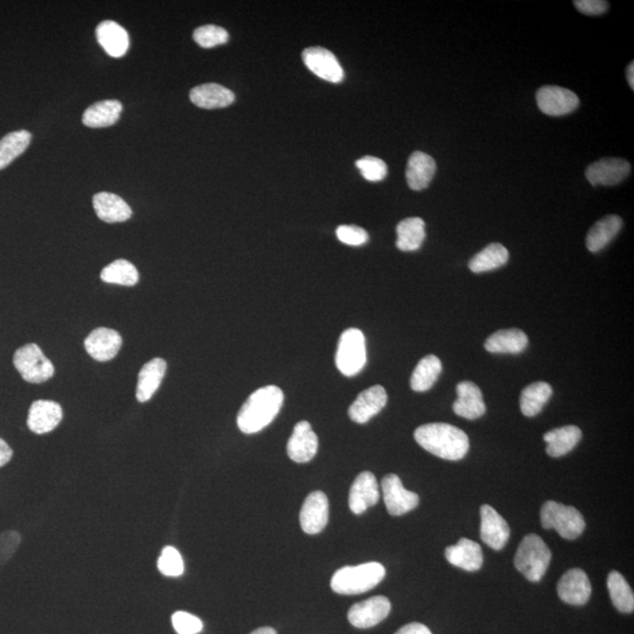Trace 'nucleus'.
<instances>
[{"instance_id":"38","label":"nucleus","mask_w":634,"mask_h":634,"mask_svg":"<svg viewBox=\"0 0 634 634\" xmlns=\"http://www.w3.org/2000/svg\"><path fill=\"white\" fill-rule=\"evenodd\" d=\"M100 278L104 282L126 287H133L139 282L137 267L124 259L115 260L105 267Z\"/></svg>"},{"instance_id":"13","label":"nucleus","mask_w":634,"mask_h":634,"mask_svg":"<svg viewBox=\"0 0 634 634\" xmlns=\"http://www.w3.org/2000/svg\"><path fill=\"white\" fill-rule=\"evenodd\" d=\"M302 60L314 75L329 83H341L345 78L344 69L329 50L309 48L303 51Z\"/></svg>"},{"instance_id":"23","label":"nucleus","mask_w":634,"mask_h":634,"mask_svg":"<svg viewBox=\"0 0 634 634\" xmlns=\"http://www.w3.org/2000/svg\"><path fill=\"white\" fill-rule=\"evenodd\" d=\"M101 48L113 58H122L130 48V37L127 31L118 23L106 21L100 23L96 30Z\"/></svg>"},{"instance_id":"22","label":"nucleus","mask_w":634,"mask_h":634,"mask_svg":"<svg viewBox=\"0 0 634 634\" xmlns=\"http://www.w3.org/2000/svg\"><path fill=\"white\" fill-rule=\"evenodd\" d=\"M446 558L453 565L469 573H474L483 565V552L480 544L468 538H462L456 546L446 547Z\"/></svg>"},{"instance_id":"7","label":"nucleus","mask_w":634,"mask_h":634,"mask_svg":"<svg viewBox=\"0 0 634 634\" xmlns=\"http://www.w3.org/2000/svg\"><path fill=\"white\" fill-rule=\"evenodd\" d=\"M14 368L29 383H44L54 375V367L36 344L19 348L14 356Z\"/></svg>"},{"instance_id":"39","label":"nucleus","mask_w":634,"mask_h":634,"mask_svg":"<svg viewBox=\"0 0 634 634\" xmlns=\"http://www.w3.org/2000/svg\"><path fill=\"white\" fill-rule=\"evenodd\" d=\"M158 569L166 577H180L184 574L185 564L180 552L173 547H163L158 559Z\"/></svg>"},{"instance_id":"33","label":"nucleus","mask_w":634,"mask_h":634,"mask_svg":"<svg viewBox=\"0 0 634 634\" xmlns=\"http://www.w3.org/2000/svg\"><path fill=\"white\" fill-rule=\"evenodd\" d=\"M509 262L508 249L501 243H492L477 253L469 262L470 271L481 274L498 270Z\"/></svg>"},{"instance_id":"12","label":"nucleus","mask_w":634,"mask_h":634,"mask_svg":"<svg viewBox=\"0 0 634 634\" xmlns=\"http://www.w3.org/2000/svg\"><path fill=\"white\" fill-rule=\"evenodd\" d=\"M329 520L328 497L322 492H311L306 498L299 512L302 530L308 535H317L325 530Z\"/></svg>"},{"instance_id":"14","label":"nucleus","mask_w":634,"mask_h":634,"mask_svg":"<svg viewBox=\"0 0 634 634\" xmlns=\"http://www.w3.org/2000/svg\"><path fill=\"white\" fill-rule=\"evenodd\" d=\"M318 450L317 435L314 433L310 423L301 421L294 427L293 434L288 439L287 454L291 461L308 463L317 456Z\"/></svg>"},{"instance_id":"6","label":"nucleus","mask_w":634,"mask_h":634,"mask_svg":"<svg viewBox=\"0 0 634 634\" xmlns=\"http://www.w3.org/2000/svg\"><path fill=\"white\" fill-rule=\"evenodd\" d=\"M336 367L345 376L357 375L367 363V347L363 333L349 328L342 333L336 352Z\"/></svg>"},{"instance_id":"31","label":"nucleus","mask_w":634,"mask_h":634,"mask_svg":"<svg viewBox=\"0 0 634 634\" xmlns=\"http://www.w3.org/2000/svg\"><path fill=\"white\" fill-rule=\"evenodd\" d=\"M622 227V219L618 216H608L599 220L590 229L586 236V247L591 253L602 251L608 244L620 234Z\"/></svg>"},{"instance_id":"36","label":"nucleus","mask_w":634,"mask_h":634,"mask_svg":"<svg viewBox=\"0 0 634 634\" xmlns=\"http://www.w3.org/2000/svg\"><path fill=\"white\" fill-rule=\"evenodd\" d=\"M608 589L614 608L622 613H632L634 610V594L631 586L624 575L612 571L608 577Z\"/></svg>"},{"instance_id":"29","label":"nucleus","mask_w":634,"mask_h":634,"mask_svg":"<svg viewBox=\"0 0 634 634\" xmlns=\"http://www.w3.org/2000/svg\"><path fill=\"white\" fill-rule=\"evenodd\" d=\"M582 430L575 426L557 427L544 435L547 443V453L551 457H562L574 449L582 439Z\"/></svg>"},{"instance_id":"48","label":"nucleus","mask_w":634,"mask_h":634,"mask_svg":"<svg viewBox=\"0 0 634 634\" xmlns=\"http://www.w3.org/2000/svg\"><path fill=\"white\" fill-rule=\"evenodd\" d=\"M633 66H634V64H633V62H631V64H629V68H628V81H629V87H631L632 89L634 88Z\"/></svg>"},{"instance_id":"8","label":"nucleus","mask_w":634,"mask_h":634,"mask_svg":"<svg viewBox=\"0 0 634 634\" xmlns=\"http://www.w3.org/2000/svg\"><path fill=\"white\" fill-rule=\"evenodd\" d=\"M539 110L547 115L562 116L577 110L579 98L570 89L559 87H544L536 95Z\"/></svg>"},{"instance_id":"43","label":"nucleus","mask_w":634,"mask_h":634,"mask_svg":"<svg viewBox=\"0 0 634 634\" xmlns=\"http://www.w3.org/2000/svg\"><path fill=\"white\" fill-rule=\"evenodd\" d=\"M172 625L178 634H198L204 629V622L185 611H177L172 616Z\"/></svg>"},{"instance_id":"19","label":"nucleus","mask_w":634,"mask_h":634,"mask_svg":"<svg viewBox=\"0 0 634 634\" xmlns=\"http://www.w3.org/2000/svg\"><path fill=\"white\" fill-rule=\"evenodd\" d=\"M85 349L92 359L107 362L115 359L122 348L123 338L118 332L110 328H96L84 342Z\"/></svg>"},{"instance_id":"47","label":"nucleus","mask_w":634,"mask_h":634,"mask_svg":"<svg viewBox=\"0 0 634 634\" xmlns=\"http://www.w3.org/2000/svg\"><path fill=\"white\" fill-rule=\"evenodd\" d=\"M14 450L3 438H0V468L5 466L7 463L13 460Z\"/></svg>"},{"instance_id":"4","label":"nucleus","mask_w":634,"mask_h":634,"mask_svg":"<svg viewBox=\"0 0 634 634\" xmlns=\"http://www.w3.org/2000/svg\"><path fill=\"white\" fill-rule=\"evenodd\" d=\"M550 548L539 536L535 534L524 537L515 557L516 569L530 582H539L546 575L550 565Z\"/></svg>"},{"instance_id":"27","label":"nucleus","mask_w":634,"mask_h":634,"mask_svg":"<svg viewBox=\"0 0 634 634\" xmlns=\"http://www.w3.org/2000/svg\"><path fill=\"white\" fill-rule=\"evenodd\" d=\"M436 173V161L423 152L412 153L407 166V181L412 190H423Z\"/></svg>"},{"instance_id":"40","label":"nucleus","mask_w":634,"mask_h":634,"mask_svg":"<svg viewBox=\"0 0 634 634\" xmlns=\"http://www.w3.org/2000/svg\"><path fill=\"white\" fill-rule=\"evenodd\" d=\"M194 41L204 49L216 48L217 45L225 44L228 41L229 34L224 27L216 25H205L198 27L193 33Z\"/></svg>"},{"instance_id":"3","label":"nucleus","mask_w":634,"mask_h":634,"mask_svg":"<svg viewBox=\"0 0 634 634\" xmlns=\"http://www.w3.org/2000/svg\"><path fill=\"white\" fill-rule=\"evenodd\" d=\"M386 577V569L381 563L371 562L357 566H345L334 574L330 587L334 593L354 596L368 593Z\"/></svg>"},{"instance_id":"16","label":"nucleus","mask_w":634,"mask_h":634,"mask_svg":"<svg viewBox=\"0 0 634 634\" xmlns=\"http://www.w3.org/2000/svg\"><path fill=\"white\" fill-rule=\"evenodd\" d=\"M481 538L493 550H501L510 538L507 520L495 509L485 504L481 508Z\"/></svg>"},{"instance_id":"44","label":"nucleus","mask_w":634,"mask_h":634,"mask_svg":"<svg viewBox=\"0 0 634 634\" xmlns=\"http://www.w3.org/2000/svg\"><path fill=\"white\" fill-rule=\"evenodd\" d=\"M336 235L341 243L348 244V246H362V244L367 243L369 240L367 231L357 227V225H340L336 229Z\"/></svg>"},{"instance_id":"11","label":"nucleus","mask_w":634,"mask_h":634,"mask_svg":"<svg viewBox=\"0 0 634 634\" xmlns=\"http://www.w3.org/2000/svg\"><path fill=\"white\" fill-rule=\"evenodd\" d=\"M631 173L629 161L620 158H604L591 163L586 169V179L593 186H616Z\"/></svg>"},{"instance_id":"45","label":"nucleus","mask_w":634,"mask_h":634,"mask_svg":"<svg viewBox=\"0 0 634 634\" xmlns=\"http://www.w3.org/2000/svg\"><path fill=\"white\" fill-rule=\"evenodd\" d=\"M574 4L579 13L586 15L604 14L609 10V3L604 0H575Z\"/></svg>"},{"instance_id":"41","label":"nucleus","mask_w":634,"mask_h":634,"mask_svg":"<svg viewBox=\"0 0 634 634\" xmlns=\"http://www.w3.org/2000/svg\"><path fill=\"white\" fill-rule=\"evenodd\" d=\"M357 169L361 170L365 180L371 182H379L384 180L388 174L387 163L382 159L367 157L360 159L356 161Z\"/></svg>"},{"instance_id":"42","label":"nucleus","mask_w":634,"mask_h":634,"mask_svg":"<svg viewBox=\"0 0 634 634\" xmlns=\"http://www.w3.org/2000/svg\"><path fill=\"white\" fill-rule=\"evenodd\" d=\"M21 544L22 535L18 531L0 532V571L14 557Z\"/></svg>"},{"instance_id":"25","label":"nucleus","mask_w":634,"mask_h":634,"mask_svg":"<svg viewBox=\"0 0 634 634\" xmlns=\"http://www.w3.org/2000/svg\"><path fill=\"white\" fill-rule=\"evenodd\" d=\"M190 101L205 110L224 108L234 103L235 96L231 89L219 84H204L194 87L189 93Z\"/></svg>"},{"instance_id":"34","label":"nucleus","mask_w":634,"mask_h":634,"mask_svg":"<svg viewBox=\"0 0 634 634\" xmlns=\"http://www.w3.org/2000/svg\"><path fill=\"white\" fill-rule=\"evenodd\" d=\"M442 372V362L435 355H427L418 362L412 372L410 387L412 391L424 392L434 387Z\"/></svg>"},{"instance_id":"21","label":"nucleus","mask_w":634,"mask_h":634,"mask_svg":"<svg viewBox=\"0 0 634 634\" xmlns=\"http://www.w3.org/2000/svg\"><path fill=\"white\" fill-rule=\"evenodd\" d=\"M456 391L458 398L454 403L455 414L466 419H477L485 414L483 395L476 384L464 381L457 384Z\"/></svg>"},{"instance_id":"28","label":"nucleus","mask_w":634,"mask_h":634,"mask_svg":"<svg viewBox=\"0 0 634 634\" xmlns=\"http://www.w3.org/2000/svg\"><path fill=\"white\" fill-rule=\"evenodd\" d=\"M527 334L519 329H503L493 333L485 341L484 347L492 354H519L527 349Z\"/></svg>"},{"instance_id":"35","label":"nucleus","mask_w":634,"mask_h":634,"mask_svg":"<svg viewBox=\"0 0 634 634\" xmlns=\"http://www.w3.org/2000/svg\"><path fill=\"white\" fill-rule=\"evenodd\" d=\"M552 396V387L547 382H535L524 389L520 395V410L527 418H534L546 407Z\"/></svg>"},{"instance_id":"18","label":"nucleus","mask_w":634,"mask_h":634,"mask_svg":"<svg viewBox=\"0 0 634 634\" xmlns=\"http://www.w3.org/2000/svg\"><path fill=\"white\" fill-rule=\"evenodd\" d=\"M380 488L376 477L372 473L364 472L356 477L349 492V508L355 515H362L379 503Z\"/></svg>"},{"instance_id":"26","label":"nucleus","mask_w":634,"mask_h":634,"mask_svg":"<svg viewBox=\"0 0 634 634\" xmlns=\"http://www.w3.org/2000/svg\"><path fill=\"white\" fill-rule=\"evenodd\" d=\"M167 363L162 359H153L147 362L139 372L137 400L140 403L149 402L157 392L166 375Z\"/></svg>"},{"instance_id":"32","label":"nucleus","mask_w":634,"mask_h":634,"mask_svg":"<svg viewBox=\"0 0 634 634\" xmlns=\"http://www.w3.org/2000/svg\"><path fill=\"white\" fill-rule=\"evenodd\" d=\"M398 241L396 246L402 252H415L422 247L426 239V223L421 217H409L402 220L396 227Z\"/></svg>"},{"instance_id":"24","label":"nucleus","mask_w":634,"mask_h":634,"mask_svg":"<svg viewBox=\"0 0 634 634\" xmlns=\"http://www.w3.org/2000/svg\"><path fill=\"white\" fill-rule=\"evenodd\" d=\"M93 207L100 220L107 224L130 220L132 209L127 202L113 193L101 192L93 197Z\"/></svg>"},{"instance_id":"20","label":"nucleus","mask_w":634,"mask_h":634,"mask_svg":"<svg viewBox=\"0 0 634 634\" xmlns=\"http://www.w3.org/2000/svg\"><path fill=\"white\" fill-rule=\"evenodd\" d=\"M62 408L53 400H39L30 407L27 427L37 435L49 434L60 426Z\"/></svg>"},{"instance_id":"10","label":"nucleus","mask_w":634,"mask_h":634,"mask_svg":"<svg viewBox=\"0 0 634 634\" xmlns=\"http://www.w3.org/2000/svg\"><path fill=\"white\" fill-rule=\"evenodd\" d=\"M383 500L391 516H402L418 508V493L408 492L398 474H387L382 481Z\"/></svg>"},{"instance_id":"37","label":"nucleus","mask_w":634,"mask_h":634,"mask_svg":"<svg viewBox=\"0 0 634 634\" xmlns=\"http://www.w3.org/2000/svg\"><path fill=\"white\" fill-rule=\"evenodd\" d=\"M32 134L27 131H17L6 134L0 140V170L6 169L19 155L30 146Z\"/></svg>"},{"instance_id":"30","label":"nucleus","mask_w":634,"mask_h":634,"mask_svg":"<svg viewBox=\"0 0 634 634\" xmlns=\"http://www.w3.org/2000/svg\"><path fill=\"white\" fill-rule=\"evenodd\" d=\"M123 105L118 100H103L93 104L83 115V124L91 128L110 127L118 122Z\"/></svg>"},{"instance_id":"49","label":"nucleus","mask_w":634,"mask_h":634,"mask_svg":"<svg viewBox=\"0 0 634 634\" xmlns=\"http://www.w3.org/2000/svg\"><path fill=\"white\" fill-rule=\"evenodd\" d=\"M251 634H278V632H276L275 629L271 628H260L258 629H255V631L252 632Z\"/></svg>"},{"instance_id":"46","label":"nucleus","mask_w":634,"mask_h":634,"mask_svg":"<svg viewBox=\"0 0 634 634\" xmlns=\"http://www.w3.org/2000/svg\"><path fill=\"white\" fill-rule=\"evenodd\" d=\"M395 634H433L431 633L430 629L427 628L426 625L419 624V622H411V624H408L406 626H403L402 629H400L398 632Z\"/></svg>"},{"instance_id":"5","label":"nucleus","mask_w":634,"mask_h":634,"mask_svg":"<svg viewBox=\"0 0 634 634\" xmlns=\"http://www.w3.org/2000/svg\"><path fill=\"white\" fill-rule=\"evenodd\" d=\"M540 520L544 528H555L563 538H578L585 530V520L582 513L574 507L548 501L540 510Z\"/></svg>"},{"instance_id":"17","label":"nucleus","mask_w":634,"mask_h":634,"mask_svg":"<svg viewBox=\"0 0 634 634\" xmlns=\"http://www.w3.org/2000/svg\"><path fill=\"white\" fill-rule=\"evenodd\" d=\"M557 591L559 598L566 604L581 606L589 602L593 587L584 571L573 569L560 578Z\"/></svg>"},{"instance_id":"15","label":"nucleus","mask_w":634,"mask_h":634,"mask_svg":"<svg viewBox=\"0 0 634 634\" xmlns=\"http://www.w3.org/2000/svg\"><path fill=\"white\" fill-rule=\"evenodd\" d=\"M388 395L382 386H373L362 391L350 406L348 414L353 422L364 424L383 410L387 406Z\"/></svg>"},{"instance_id":"2","label":"nucleus","mask_w":634,"mask_h":634,"mask_svg":"<svg viewBox=\"0 0 634 634\" xmlns=\"http://www.w3.org/2000/svg\"><path fill=\"white\" fill-rule=\"evenodd\" d=\"M285 395L276 386L258 389L249 396L237 415V427L243 434L259 433L274 421L281 410Z\"/></svg>"},{"instance_id":"9","label":"nucleus","mask_w":634,"mask_h":634,"mask_svg":"<svg viewBox=\"0 0 634 634\" xmlns=\"http://www.w3.org/2000/svg\"><path fill=\"white\" fill-rule=\"evenodd\" d=\"M391 602L388 598L377 596L353 605L348 612L350 624L356 629H371L389 616Z\"/></svg>"},{"instance_id":"1","label":"nucleus","mask_w":634,"mask_h":634,"mask_svg":"<svg viewBox=\"0 0 634 634\" xmlns=\"http://www.w3.org/2000/svg\"><path fill=\"white\" fill-rule=\"evenodd\" d=\"M416 442L442 460L460 461L470 448L468 435L446 423H429L416 429Z\"/></svg>"}]
</instances>
